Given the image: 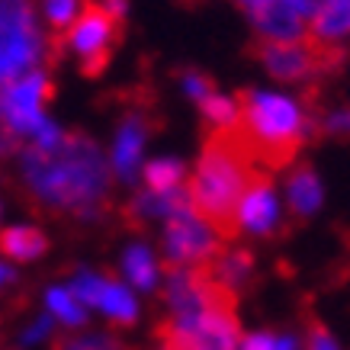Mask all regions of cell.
<instances>
[{
	"mask_svg": "<svg viewBox=\"0 0 350 350\" xmlns=\"http://www.w3.org/2000/svg\"><path fill=\"white\" fill-rule=\"evenodd\" d=\"M119 36H122V16L103 10L94 0H84V13L68 29V45L77 52L81 71L87 77H100L107 71Z\"/></svg>",
	"mask_w": 350,
	"mask_h": 350,
	"instance_id": "52a82bcc",
	"label": "cell"
},
{
	"mask_svg": "<svg viewBox=\"0 0 350 350\" xmlns=\"http://www.w3.org/2000/svg\"><path fill=\"white\" fill-rule=\"evenodd\" d=\"M325 3H328V0H296V7L302 10V16H306L308 23H312V16H315V13H319Z\"/></svg>",
	"mask_w": 350,
	"mask_h": 350,
	"instance_id": "83f0119b",
	"label": "cell"
},
{
	"mask_svg": "<svg viewBox=\"0 0 350 350\" xmlns=\"http://www.w3.org/2000/svg\"><path fill=\"white\" fill-rule=\"evenodd\" d=\"M122 273L135 289H154L158 286V260L145 244H132L122 254Z\"/></svg>",
	"mask_w": 350,
	"mask_h": 350,
	"instance_id": "e0dca14e",
	"label": "cell"
},
{
	"mask_svg": "<svg viewBox=\"0 0 350 350\" xmlns=\"http://www.w3.org/2000/svg\"><path fill=\"white\" fill-rule=\"evenodd\" d=\"M183 90H187V94L200 103V100H206V96L213 94L215 84L206 75H200V71H183Z\"/></svg>",
	"mask_w": 350,
	"mask_h": 350,
	"instance_id": "cb8c5ba5",
	"label": "cell"
},
{
	"mask_svg": "<svg viewBox=\"0 0 350 350\" xmlns=\"http://www.w3.org/2000/svg\"><path fill=\"white\" fill-rule=\"evenodd\" d=\"M286 200H289V209H293L299 219L319 213L321 200H325L319 174H315L312 167H296L293 170L289 180H286Z\"/></svg>",
	"mask_w": 350,
	"mask_h": 350,
	"instance_id": "4fadbf2b",
	"label": "cell"
},
{
	"mask_svg": "<svg viewBox=\"0 0 350 350\" xmlns=\"http://www.w3.org/2000/svg\"><path fill=\"white\" fill-rule=\"evenodd\" d=\"M222 251V234L206 222L193 206L174 213L164 222V254L170 267H209Z\"/></svg>",
	"mask_w": 350,
	"mask_h": 350,
	"instance_id": "ba28073f",
	"label": "cell"
},
{
	"mask_svg": "<svg viewBox=\"0 0 350 350\" xmlns=\"http://www.w3.org/2000/svg\"><path fill=\"white\" fill-rule=\"evenodd\" d=\"M96 308H100L107 319L119 321V325H132L138 315V302H135V296H132V289L116 283V280H103Z\"/></svg>",
	"mask_w": 350,
	"mask_h": 350,
	"instance_id": "2e32d148",
	"label": "cell"
},
{
	"mask_svg": "<svg viewBox=\"0 0 350 350\" xmlns=\"http://www.w3.org/2000/svg\"><path fill=\"white\" fill-rule=\"evenodd\" d=\"M103 280L107 276H96V273H77L75 276V283H71V293H75L84 306H90V308H96V299H100V289H103Z\"/></svg>",
	"mask_w": 350,
	"mask_h": 350,
	"instance_id": "7402d4cb",
	"label": "cell"
},
{
	"mask_svg": "<svg viewBox=\"0 0 350 350\" xmlns=\"http://www.w3.org/2000/svg\"><path fill=\"white\" fill-rule=\"evenodd\" d=\"M7 280H10V270H3V267H0V283H7Z\"/></svg>",
	"mask_w": 350,
	"mask_h": 350,
	"instance_id": "f546056e",
	"label": "cell"
},
{
	"mask_svg": "<svg viewBox=\"0 0 350 350\" xmlns=\"http://www.w3.org/2000/svg\"><path fill=\"white\" fill-rule=\"evenodd\" d=\"M209 276H213L215 283L225 289V293H238L251 283V273H254V257L251 251H244V247H228V251H219L215 260L209 267Z\"/></svg>",
	"mask_w": 350,
	"mask_h": 350,
	"instance_id": "7c38bea8",
	"label": "cell"
},
{
	"mask_svg": "<svg viewBox=\"0 0 350 350\" xmlns=\"http://www.w3.org/2000/svg\"><path fill=\"white\" fill-rule=\"evenodd\" d=\"M42 58V36L29 0H0V87Z\"/></svg>",
	"mask_w": 350,
	"mask_h": 350,
	"instance_id": "8992f818",
	"label": "cell"
},
{
	"mask_svg": "<svg viewBox=\"0 0 350 350\" xmlns=\"http://www.w3.org/2000/svg\"><path fill=\"white\" fill-rule=\"evenodd\" d=\"M257 177H264V170L244 151L234 129H209L187 187L193 213H200L222 238H234L238 202Z\"/></svg>",
	"mask_w": 350,
	"mask_h": 350,
	"instance_id": "7a4b0ae2",
	"label": "cell"
},
{
	"mask_svg": "<svg viewBox=\"0 0 350 350\" xmlns=\"http://www.w3.org/2000/svg\"><path fill=\"white\" fill-rule=\"evenodd\" d=\"M319 132H328V135H350V107H340V109H331L328 116H321L315 122Z\"/></svg>",
	"mask_w": 350,
	"mask_h": 350,
	"instance_id": "603a6c76",
	"label": "cell"
},
{
	"mask_svg": "<svg viewBox=\"0 0 350 350\" xmlns=\"http://www.w3.org/2000/svg\"><path fill=\"white\" fill-rule=\"evenodd\" d=\"M234 100H238V122L232 129L251 161L264 174L289 167L308 142V132L315 129L306 109L289 96L267 90H241Z\"/></svg>",
	"mask_w": 350,
	"mask_h": 350,
	"instance_id": "3957f363",
	"label": "cell"
},
{
	"mask_svg": "<svg viewBox=\"0 0 350 350\" xmlns=\"http://www.w3.org/2000/svg\"><path fill=\"white\" fill-rule=\"evenodd\" d=\"M49 331H52V319H42V321H36V325L23 334V340H26V344H36V340H42Z\"/></svg>",
	"mask_w": 350,
	"mask_h": 350,
	"instance_id": "4316f807",
	"label": "cell"
},
{
	"mask_svg": "<svg viewBox=\"0 0 350 350\" xmlns=\"http://www.w3.org/2000/svg\"><path fill=\"white\" fill-rule=\"evenodd\" d=\"M148 132H151L148 113L132 109L122 119L116 145H113V170L119 174V180H135V170L142 164V151H145V142H148Z\"/></svg>",
	"mask_w": 350,
	"mask_h": 350,
	"instance_id": "8fae6325",
	"label": "cell"
},
{
	"mask_svg": "<svg viewBox=\"0 0 350 350\" xmlns=\"http://www.w3.org/2000/svg\"><path fill=\"white\" fill-rule=\"evenodd\" d=\"M145 187L154 193L180 190L183 187V164L174 158H158L145 167Z\"/></svg>",
	"mask_w": 350,
	"mask_h": 350,
	"instance_id": "d6986e66",
	"label": "cell"
},
{
	"mask_svg": "<svg viewBox=\"0 0 350 350\" xmlns=\"http://www.w3.org/2000/svg\"><path fill=\"white\" fill-rule=\"evenodd\" d=\"M52 100V81L42 71H26L23 77L0 87V119L16 135H36L45 122V103Z\"/></svg>",
	"mask_w": 350,
	"mask_h": 350,
	"instance_id": "9c48e42d",
	"label": "cell"
},
{
	"mask_svg": "<svg viewBox=\"0 0 350 350\" xmlns=\"http://www.w3.org/2000/svg\"><path fill=\"white\" fill-rule=\"evenodd\" d=\"M77 10H81V0H49L45 3V16H49V26H52L55 39L68 42V29L75 26Z\"/></svg>",
	"mask_w": 350,
	"mask_h": 350,
	"instance_id": "44dd1931",
	"label": "cell"
},
{
	"mask_svg": "<svg viewBox=\"0 0 350 350\" xmlns=\"http://www.w3.org/2000/svg\"><path fill=\"white\" fill-rule=\"evenodd\" d=\"M306 350H340V347H338V340L331 338L328 331H325V328H319V325H315V328H312V334H308V344H306Z\"/></svg>",
	"mask_w": 350,
	"mask_h": 350,
	"instance_id": "484cf974",
	"label": "cell"
},
{
	"mask_svg": "<svg viewBox=\"0 0 350 350\" xmlns=\"http://www.w3.org/2000/svg\"><path fill=\"white\" fill-rule=\"evenodd\" d=\"M234 3H238V7H241L244 13H254L257 7H264L267 0H234Z\"/></svg>",
	"mask_w": 350,
	"mask_h": 350,
	"instance_id": "f1b7e54d",
	"label": "cell"
},
{
	"mask_svg": "<svg viewBox=\"0 0 350 350\" xmlns=\"http://www.w3.org/2000/svg\"><path fill=\"white\" fill-rule=\"evenodd\" d=\"M276 225H280V196L270 183V174H264L244 190L241 202H238V232L264 238Z\"/></svg>",
	"mask_w": 350,
	"mask_h": 350,
	"instance_id": "30bf717a",
	"label": "cell"
},
{
	"mask_svg": "<svg viewBox=\"0 0 350 350\" xmlns=\"http://www.w3.org/2000/svg\"><path fill=\"white\" fill-rule=\"evenodd\" d=\"M190 206V196H187V190H167V193H154V190H145L138 193L135 202H132V215L135 219H164L167 222L174 213H180V209H187Z\"/></svg>",
	"mask_w": 350,
	"mask_h": 350,
	"instance_id": "9a60e30c",
	"label": "cell"
},
{
	"mask_svg": "<svg viewBox=\"0 0 350 350\" xmlns=\"http://www.w3.org/2000/svg\"><path fill=\"white\" fill-rule=\"evenodd\" d=\"M251 55L264 64L267 75L286 84H308L319 77L338 75L347 62V45L321 42L315 36H302L293 42H273V39H254Z\"/></svg>",
	"mask_w": 350,
	"mask_h": 350,
	"instance_id": "277c9868",
	"label": "cell"
},
{
	"mask_svg": "<svg viewBox=\"0 0 350 350\" xmlns=\"http://www.w3.org/2000/svg\"><path fill=\"white\" fill-rule=\"evenodd\" d=\"M23 177L32 196L45 206L94 219L109 190V164L84 135H62L55 148L23 151Z\"/></svg>",
	"mask_w": 350,
	"mask_h": 350,
	"instance_id": "6da1fadb",
	"label": "cell"
},
{
	"mask_svg": "<svg viewBox=\"0 0 350 350\" xmlns=\"http://www.w3.org/2000/svg\"><path fill=\"white\" fill-rule=\"evenodd\" d=\"M238 350H276V334L273 331H254V334H244L241 347Z\"/></svg>",
	"mask_w": 350,
	"mask_h": 350,
	"instance_id": "d4e9b609",
	"label": "cell"
},
{
	"mask_svg": "<svg viewBox=\"0 0 350 350\" xmlns=\"http://www.w3.org/2000/svg\"><path fill=\"white\" fill-rule=\"evenodd\" d=\"M241 328L234 315V296L222 293L196 312L170 315L164 328V350H238Z\"/></svg>",
	"mask_w": 350,
	"mask_h": 350,
	"instance_id": "5b68a950",
	"label": "cell"
},
{
	"mask_svg": "<svg viewBox=\"0 0 350 350\" xmlns=\"http://www.w3.org/2000/svg\"><path fill=\"white\" fill-rule=\"evenodd\" d=\"M308 36H315L321 42L344 45L350 39V0H328L312 23H308Z\"/></svg>",
	"mask_w": 350,
	"mask_h": 350,
	"instance_id": "5bb4252c",
	"label": "cell"
},
{
	"mask_svg": "<svg viewBox=\"0 0 350 350\" xmlns=\"http://www.w3.org/2000/svg\"><path fill=\"white\" fill-rule=\"evenodd\" d=\"M49 247L45 234L39 228H26V225H16V228H7L0 232V251L13 260H32L39 257Z\"/></svg>",
	"mask_w": 350,
	"mask_h": 350,
	"instance_id": "ac0fdd59",
	"label": "cell"
},
{
	"mask_svg": "<svg viewBox=\"0 0 350 350\" xmlns=\"http://www.w3.org/2000/svg\"><path fill=\"white\" fill-rule=\"evenodd\" d=\"M45 302H49V312H52L58 321H64V325H84L87 306L71 293V289H49Z\"/></svg>",
	"mask_w": 350,
	"mask_h": 350,
	"instance_id": "ffe728a7",
	"label": "cell"
}]
</instances>
